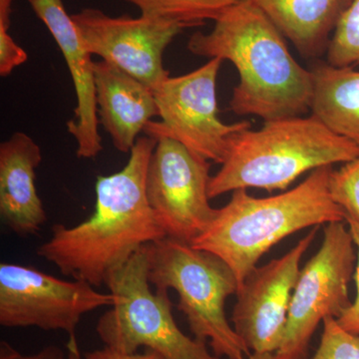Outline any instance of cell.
Returning <instances> with one entry per match:
<instances>
[{
  "mask_svg": "<svg viewBox=\"0 0 359 359\" xmlns=\"http://www.w3.org/2000/svg\"><path fill=\"white\" fill-rule=\"evenodd\" d=\"M156 145V139L139 137L121 171L97 178L91 217L71 228L55 224L37 255L62 275L100 287L113 269L142 247L166 237L146 195L149 162Z\"/></svg>",
  "mask_w": 359,
  "mask_h": 359,
  "instance_id": "obj_1",
  "label": "cell"
},
{
  "mask_svg": "<svg viewBox=\"0 0 359 359\" xmlns=\"http://www.w3.org/2000/svg\"><path fill=\"white\" fill-rule=\"evenodd\" d=\"M188 49L197 56L229 60L237 68L240 82L230 101L236 114L266 122L311 111L313 72L292 57L285 36L250 0L226 8L211 32L194 33Z\"/></svg>",
  "mask_w": 359,
  "mask_h": 359,
  "instance_id": "obj_2",
  "label": "cell"
},
{
  "mask_svg": "<svg viewBox=\"0 0 359 359\" xmlns=\"http://www.w3.org/2000/svg\"><path fill=\"white\" fill-rule=\"evenodd\" d=\"M332 171V166L313 170L299 185L273 197L233 191L230 202L191 245L223 259L240 287L259 259L283 238L309 226L346 221L328 189Z\"/></svg>",
  "mask_w": 359,
  "mask_h": 359,
  "instance_id": "obj_3",
  "label": "cell"
},
{
  "mask_svg": "<svg viewBox=\"0 0 359 359\" xmlns=\"http://www.w3.org/2000/svg\"><path fill=\"white\" fill-rule=\"evenodd\" d=\"M359 147L334 133L313 115L264 122L231 139L221 169L209 184L210 199L240 189L283 191L306 172L347 163Z\"/></svg>",
  "mask_w": 359,
  "mask_h": 359,
  "instance_id": "obj_4",
  "label": "cell"
},
{
  "mask_svg": "<svg viewBox=\"0 0 359 359\" xmlns=\"http://www.w3.org/2000/svg\"><path fill=\"white\" fill-rule=\"evenodd\" d=\"M149 282L156 290H176L195 339L209 342L215 355L248 359L250 351L231 327L224 304L237 294L235 273L223 259L190 243L165 237L147 245Z\"/></svg>",
  "mask_w": 359,
  "mask_h": 359,
  "instance_id": "obj_5",
  "label": "cell"
},
{
  "mask_svg": "<svg viewBox=\"0 0 359 359\" xmlns=\"http://www.w3.org/2000/svg\"><path fill=\"white\" fill-rule=\"evenodd\" d=\"M148 273L146 245L106 278L114 302L96 325L105 346L129 354L145 347L162 359H221L210 353L207 342L180 330L168 290L153 292Z\"/></svg>",
  "mask_w": 359,
  "mask_h": 359,
  "instance_id": "obj_6",
  "label": "cell"
},
{
  "mask_svg": "<svg viewBox=\"0 0 359 359\" xmlns=\"http://www.w3.org/2000/svg\"><path fill=\"white\" fill-rule=\"evenodd\" d=\"M354 248L344 222L327 224L320 250L299 273L275 359H304L321 321L339 318L351 306L348 285L358 259Z\"/></svg>",
  "mask_w": 359,
  "mask_h": 359,
  "instance_id": "obj_7",
  "label": "cell"
},
{
  "mask_svg": "<svg viewBox=\"0 0 359 359\" xmlns=\"http://www.w3.org/2000/svg\"><path fill=\"white\" fill-rule=\"evenodd\" d=\"M223 62L210 59L198 69L169 76L156 87L161 121L149 122L146 136L173 139L205 159L223 164L233 136L252 127L249 121L224 124L219 118L217 78Z\"/></svg>",
  "mask_w": 359,
  "mask_h": 359,
  "instance_id": "obj_8",
  "label": "cell"
},
{
  "mask_svg": "<svg viewBox=\"0 0 359 359\" xmlns=\"http://www.w3.org/2000/svg\"><path fill=\"white\" fill-rule=\"evenodd\" d=\"M210 161L183 144L160 138L151 156L146 195L166 237L192 243L212 223L219 209L210 205Z\"/></svg>",
  "mask_w": 359,
  "mask_h": 359,
  "instance_id": "obj_9",
  "label": "cell"
},
{
  "mask_svg": "<svg viewBox=\"0 0 359 359\" xmlns=\"http://www.w3.org/2000/svg\"><path fill=\"white\" fill-rule=\"evenodd\" d=\"M114 297L85 280H63L22 264H0V325L63 330L75 337L84 314L111 306Z\"/></svg>",
  "mask_w": 359,
  "mask_h": 359,
  "instance_id": "obj_10",
  "label": "cell"
},
{
  "mask_svg": "<svg viewBox=\"0 0 359 359\" xmlns=\"http://www.w3.org/2000/svg\"><path fill=\"white\" fill-rule=\"evenodd\" d=\"M85 46L154 90L170 76L163 56L185 26L173 21L140 15H107L100 9L84 8L71 15Z\"/></svg>",
  "mask_w": 359,
  "mask_h": 359,
  "instance_id": "obj_11",
  "label": "cell"
},
{
  "mask_svg": "<svg viewBox=\"0 0 359 359\" xmlns=\"http://www.w3.org/2000/svg\"><path fill=\"white\" fill-rule=\"evenodd\" d=\"M314 226L287 254L256 266L237 290L233 330L252 353H276L282 346L301 261L318 233Z\"/></svg>",
  "mask_w": 359,
  "mask_h": 359,
  "instance_id": "obj_12",
  "label": "cell"
},
{
  "mask_svg": "<svg viewBox=\"0 0 359 359\" xmlns=\"http://www.w3.org/2000/svg\"><path fill=\"white\" fill-rule=\"evenodd\" d=\"M33 11L48 28L69 69L77 106L67 130L77 143L76 154L93 159L103 150L97 114L96 83L92 54L85 46L77 26L66 13L63 0H28Z\"/></svg>",
  "mask_w": 359,
  "mask_h": 359,
  "instance_id": "obj_13",
  "label": "cell"
},
{
  "mask_svg": "<svg viewBox=\"0 0 359 359\" xmlns=\"http://www.w3.org/2000/svg\"><path fill=\"white\" fill-rule=\"evenodd\" d=\"M41 161V149L23 132L0 144V217L20 237L39 233L47 221L35 184Z\"/></svg>",
  "mask_w": 359,
  "mask_h": 359,
  "instance_id": "obj_14",
  "label": "cell"
},
{
  "mask_svg": "<svg viewBox=\"0 0 359 359\" xmlns=\"http://www.w3.org/2000/svg\"><path fill=\"white\" fill-rule=\"evenodd\" d=\"M99 124L119 152H131L148 123L158 116L154 90L110 63L94 62Z\"/></svg>",
  "mask_w": 359,
  "mask_h": 359,
  "instance_id": "obj_15",
  "label": "cell"
},
{
  "mask_svg": "<svg viewBox=\"0 0 359 359\" xmlns=\"http://www.w3.org/2000/svg\"><path fill=\"white\" fill-rule=\"evenodd\" d=\"M304 57L327 51L342 14L353 0H250Z\"/></svg>",
  "mask_w": 359,
  "mask_h": 359,
  "instance_id": "obj_16",
  "label": "cell"
},
{
  "mask_svg": "<svg viewBox=\"0 0 359 359\" xmlns=\"http://www.w3.org/2000/svg\"><path fill=\"white\" fill-rule=\"evenodd\" d=\"M311 115L359 147V70L318 63L311 69Z\"/></svg>",
  "mask_w": 359,
  "mask_h": 359,
  "instance_id": "obj_17",
  "label": "cell"
},
{
  "mask_svg": "<svg viewBox=\"0 0 359 359\" xmlns=\"http://www.w3.org/2000/svg\"><path fill=\"white\" fill-rule=\"evenodd\" d=\"M133 4L141 15L180 23L185 27L215 21L240 0H122Z\"/></svg>",
  "mask_w": 359,
  "mask_h": 359,
  "instance_id": "obj_18",
  "label": "cell"
},
{
  "mask_svg": "<svg viewBox=\"0 0 359 359\" xmlns=\"http://www.w3.org/2000/svg\"><path fill=\"white\" fill-rule=\"evenodd\" d=\"M327 63L359 67V0H353L337 23L327 51Z\"/></svg>",
  "mask_w": 359,
  "mask_h": 359,
  "instance_id": "obj_19",
  "label": "cell"
},
{
  "mask_svg": "<svg viewBox=\"0 0 359 359\" xmlns=\"http://www.w3.org/2000/svg\"><path fill=\"white\" fill-rule=\"evenodd\" d=\"M328 189L332 201L346 212V219L359 226V156L340 169H332Z\"/></svg>",
  "mask_w": 359,
  "mask_h": 359,
  "instance_id": "obj_20",
  "label": "cell"
},
{
  "mask_svg": "<svg viewBox=\"0 0 359 359\" xmlns=\"http://www.w3.org/2000/svg\"><path fill=\"white\" fill-rule=\"evenodd\" d=\"M320 346L311 359H359V334L342 328L337 318H325Z\"/></svg>",
  "mask_w": 359,
  "mask_h": 359,
  "instance_id": "obj_21",
  "label": "cell"
},
{
  "mask_svg": "<svg viewBox=\"0 0 359 359\" xmlns=\"http://www.w3.org/2000/svg\"><path fill=\"white\" fill-rule=\"evenodd\" d=\"M346 222L348 224V230L353 236L354 245L358 250L355 275H354L356 283V297L354 302H351V306L339 318H337V321L340 327L347 332L359 334V226L351 219H346Z\"/></svg>",
  "mask_w": 359,
  "mask_h": 359,
  "instance_id": "obj_22",
  "label": "cell"
},
{
  "mask_svg": "<svg viewBox=\"0 0 359 359\" xmlns=\"http://www.w3.org/2000/svg\"><path fill=\"white\" fill-rule=\"evenodd\" d=\"M27 60V53L8 32H0V75L6 77Z\"/></svg>",
  "mask_w": 359,
  "mask_h": 359,
  "instance_id": "obj_23",
  "label": "cell"
},
{
  "mask_svg": "<svg viewBox=\"0 0 359 359\" xmlns=\"http://www.w3.org/2000/svg\"><path fill=\"white\" fill-rule=\"evenodd\" d=\"M0 359H67V355L60 347L56 346H48L39 353L25 355L16 351L8 342L2 340L0 342Z\"/></svg>",
  "mask_w": 359,
  "mask_h": 359,
  "instance_id": "obj_24",
  "label": "cell"
},
{
  "mask_svg": "<svg viewBox=\"0 0 359 359\" xmlns=\"http://www.w3.org/2000/svg\"><path fill=\"white\" fill-rule=\"evenodd\" d=\"M84 359H162L154 351L146 349L143 353H122L111 349L109 347H104L99 351H91L85 354Z\"/></svg>",
  "mask_w": 359,
  "mask_h": 359,
  "instance_id": "obj_25",
  "label": "cell"
},
{
  "mask_svg": "<svg viewBox=\"0 0 359 359\" xmlns=\"http://www.w3.org/2000/svg\"><path fill=\"white\" fill-rule=\"evenodd\" d=\"M66 347H67V359H83L78 346L76 335L69 337Z\"/></svg>",
  "mask_w": 359,
  "mask_h": 359,
  "instance_id": "obj_26",
  "label": "cell"
},
{
  "mask_svg": "<svg viewBox=\"0 0 359 359\" xmlns=\"http://www.w3.org/2000/svg\"><path fill=\"white\" fill-rule=\"evenodd\" d=\"M248 359H275V353H252Z\"/></svg>",
  "mask_w": 359,
  "mask_h": 359,
  "instance_id": "obj_27",
  "label": "cell"
}]
</instances>
